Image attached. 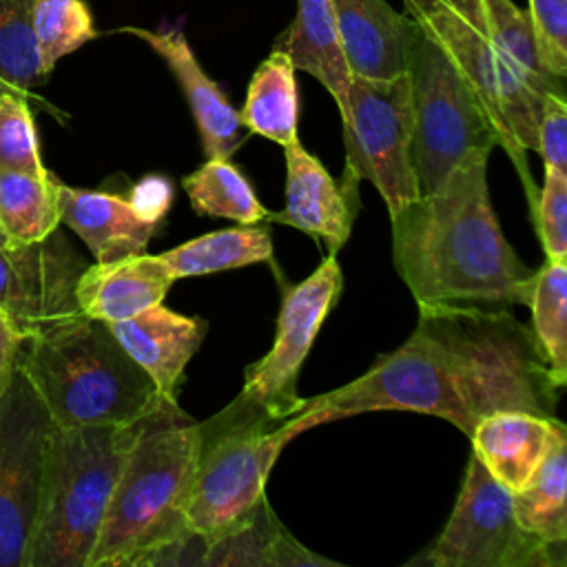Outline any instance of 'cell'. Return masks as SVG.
Wrapping results in <instances>:
<instances>
[{
  "mask_svg": "<svg viewBox=\"0 0 567 567\" xmlns=\"http://www.w3.org/2000/svg\"><path fill=\"white\" fill-rule=\"evenodd\" d=\"M115 339L151 377L166 403H177V388L186 363L206 334L202 317H186L155 303L128 319L111 321Z\"/></svg>",
  "mask_w": 567,
  "mask_h": 567,
  "instance_id": "ac0fdd59",
  "label": "cell"
},
{
  "mask_svg": "<svg viewBox=\"0 0 567 567\" xmlns=\"http://www.w3.org/2000/svg\"><path fill=\"white\" fill-rule=\"evenodd\" d=\"M18 370L53 425H128L166 403L106 321L78 312L24 339Z\"/></svg>",
  "mask_w": 567,
  "mask_h": 567,
  "instance_id": "277c9868",
  "label": "cell"
},
{
  "mask_svg": "<svg viewBox=\"0 0 567 567\" xmlns=\"http://www.w3.org/2000/svg\"><path fill=\"white\" fill-rule=\"evenodd\" d=\"M295 73L297 69L286 53L270 51L255 69L239 111V122L248 133L261 135L281 148L299 142V93Z\"/></svg>",
  "mask_w": 567,
  "mask_h": 567,
  "instance_id": "603a6c76",
  "label": "cell"
},
{
  "mask_svg": "<svg viewBox=\"0 0 567 567\" xmlns=\"http://www.w3.org/2000/svg\"><path fill=\"white\" fill-rule=\"evenodd\" d=\"M560 390L532 328L507 308L419 306L416 328L399 348L354 381L303 399L299 412L315 425L363 412H416L445 419L470 439L476 421L498 410L556 416Z\"/></svg>",
  "mask_w": 567,
  "mask_h": 567,
  "instance_id": "6da1fadb",
  "label": "cell"
},
{
  "mask_svg": "<svg viewBox=\"0 0 567 567\" xmlns=\"http://www.w3.org/2000/svg\"><path fill=\"white\" fill-rule=\"evenodd\" d=\"M310 427V414L275 421L239 396L199 423L202 445L186 512V540L204 547L250 523L266 498V483L281 450Z\"/></svg>",
  "mask_w": 567,
  "mask_h": 567,
  "instance_id": "8992f818",
  "label": "cell"
},
{
  "mask_svg": "<svg viewBox=\"0 0 567 567\" xmlns=\"http://www.w3.org/2000/svg\"><path fill=\"white\" fill-rule=\"evenodd\" d=\"M405 13L414 18L452 58L467 84L483 104L501 146L527 193L529 208L536 204V186L532 182L525 153L536 151V133L543 100L547 93L538 91L509 60L505 49L452 0H403Z\"/></svg>",
  "mask_w": 567,
  "mask_h": 567,
  "instance_id": "52a82bcc",
  "label": "cell"
},
{
  "mask_svg": "<svg viewBox=\"0 0 567 567\" xmlns=\"http://www.w3.org/2000/svg\"><path fill=\"white\" fill-rule=\"evenodd\" d=\"M60 224L71 228L95 261H115L144 252L157 221L142 217L124 197L58 184Z\"/></svg>",
  "mask_w": 567,
  "mask_h": 567,
  "instance_id": "ffe728a7",
  "label": "cell"
},
{
  "mask_svg": "<svg viewBox=\"0 0 567 567\" xmlns=\"http://www.w3.org/2000/svg\"><path fill=\"white\" fill-rule=\"evenodd\" d=\"M536 151L545 168L567 173V102L565 93H547L540 109Z\"/></svg>",
  "mask_w": 567,
  "mask_h": 567,
  "instance_id": "836d02e7",
  "label": "cell"
},
{
  "mask_svg": "<svg viewBox=\"0 0 567 567\" xmlns=\"http://www.w3.org/2000/svg\"><path fill=\"white\" fill-rule=\"evenodd\" d=\"M33 31L44 69L97 38L93 13L84 0H33Z\"/></svg>",
  "mask_w": 567,
  "mask_h": 567,
  "instance_id": "f546056e",
  "label": "cell"
},
{
  "mask_svg": "<svg viewBox=\"0 0 567 567\" xmlns=\"http://www.w3.org/2000/svg\"><path fill=\"white\" fill-rule=\"evenodd\" d=\"M175 277L159 255L137 252L86 266L75 286L80 312L100 321H122L162 303Z\"/></svg>",
  "mask_w": 567,
  "mask_h": 567,
  "instance_id": "d6986e66",
  "label": "cell"
},
{
  "mask_svg": "<svg viewBox=\"0 0 567 567\" xmlns=\"http://www.w3.org/2000/svg\"><path fill=\"white\" fill-rule=\"evenodd\" d=\"M29 102L24 93L0 95V171L47 175Z\"/></svg>",
  "mask_w": 567,
  "mask_h": 567,
  "instance_id": "4dcf8cb0",
  "label": "cell"
},
{
  "mask_svg": "<svg viewBox=\"0 0 567 567\" xmlns=\"http://www.w3.org/2000/svg\"><path fill=\"white\" fill-rule=\"evenodd\" d=\"M518 525L545 543H567V441L558 443L525 487L512 494Z\"/></svg>",
  "mask_w": 567,
  "mask_h": 567,
  "instance_id": "484cf974",
  "label": "cell"
},
{
  "mask_svg": "<svg viewBox=\"0 0 567 567\" xmlns=\"http://www.w3.org/2000/svg\"><path fill=\"white\" fill-rule=\"evenodd\" d=\"M137 425L51 427L24 567H86Z\"/></svg>",
  "mask_w": 567,
  "mask_h": 567,
  "instance_id": "5b68a950",
  "label": "cell"
},
{
  "mask_svg": "<svg viewBox=\"0 0 567 567\" xmlns=\"http://www.w3.org/2000/svg\"><path fill=\"white\" fill-rule=\"evenodd\" d=\"M272 51L286 53L297 71H306L319 80L337 102L339 115H346L352 73L330 0H297L295 20L279 33Z\"/></svg>",
  "mask_w": 567,
  "mask_h": 567,
  "instance_id": "44dd1931",
  "label": "cell"
},
{
  "mask_svg": "<svg viewBox=\"0 0 567 567\" xmlns=\"http://www.w3.org/2000/svg\"><path fill=\"white\" fill-rule=\"evenodd\" d=\"M0 239H2V235H0Z\"/></svg>",
  "mask_w": 567,
  "mask_h": 567,
  "instance_id": "74e56055",
  "label": "cell"
},
{
  "mask_svg": "<svg viewBox=\"0 0 567 567\" xmlns=\"http://www.w3.org/2000/svg\"><path fill=\"white\" fill-rule=\"evenodd\" d=\"M202 432L177 403L144 416L126 450L86 567L168 565L186 543Z\"/></svg>",
  "mask_w": 567,
  "mask_h": 567,
  "instance_id": "3957f363",
  "label": "cell"
},
{
  "mask_svg": "<svg viewBox=\"0 0 567 567\" xmlns=\"http://www.w3.org/2000/svg\"><path fill=\"white\" fill-rule=\"evenodd\" d=\"M22 343L24 337L0 315V394L7 390L18 370Z\"/></svg>",
  "mask_w": 567,
  "mask_h": 567,
  "instance_id": "d590c367",
  "label": "cell"
},
{
  "mask_svg": "<svg viewBox=\"0 0 567 567\" xmlns=\"http://www.w3.org/2000/svg\"><path fill=\"white\" fill-rule=\"evenodd\" d=\"M352 75L392 80L408 73L416 20L385 0H330Z\"/></svg>",
  "mask_w": 567,
  "mask_h": 567,
  "instance_id": "e0dca14e",
  "label": "cell"
},
{
  "mask_svg": "<svg viewBox=\"0 0 567 567\" xmlns=\"http://www.w3.org/2000/svg\"><path fill=\"white\" fill-rule=\"evenodd\" d=\"M346 173L368 179L390 215L419 197L412 168V97L408 73L392 80L352 75L341 117Z\"/></svg>",
  "mask_w": 567,
  "mask_h": 567,
  "instance_id": "30bf717a",
  "label": "cell"
},
{
  "mask_svg": "<svg viewBox=\"0 0 567 567\" xmlns=\"http://www.w3.org/2000/svg\"><path fill=\"white\" fill-rule=\"evenodd\" d=\"M567 543L525 532L503 487L472 454L454 509L427 551L412 563L430 567H565Z\"/></svg>",
  "mask_w": 567,
  "mask_h": 567,
  "instance_id": "9c48e42d",
  "label": "cell"
},
{
  "mask_svg": "<svg viewBox=\"0 0 567 567\" xmlns=\"http://www.w3.org/2000/svg\"><path fill=\"white\" fill-rule=\"evenodd\" d=\"M175 279L244 268L272 259L270 230L255 224L215 230L159 255Z\"/></svg>",
  "mask_w": 567,
  "mask_h": 567,
  "instance_id": "cb8c5ba5",
  "label": "cell"
},
{
  "mask_svg": "<svg viewBox=\"0 0 567 567\" xmlns=\"http://www.w3.org/2000/svg\"><path fill=\"white\" fill-rule=\"evenodd\" d=\"M89 264L58 228L44 239H0V315L33 337L80 312L75 286Z\"/></svg>",
  "mask_w": 567,
  "mask_h": 567,
  "instance_id": "4fadbf2b",
  "label": "cell"
},
{
  "mask_svg": "<svg viewBox=\"0 0 567 567\" xmlns=\"http://www.w3.org/2000/svg\"><path fill=\"white\" fill-rule=\"evenodd\" d=\"M343 288L337 255H326L310 277L286 286L270 350L246 368L239 399L275 421L295 416L303 399L297 392L301 365Z\"/></svg>",
  "mask_w": 567,
  "mask_h": 567,
  "instance_id": "8fae6325",
  "label": "cell"
},
{
  "mask_svg": "<svg viewBox=\"0 0 567 567\" xmlns=\"http://www.w3.org/2000/svg\"><path fill=\"white\" fill-rule=\"evenodd\" d=\"M128 202L142 217L159 224L171 202V186L162 177H146L133 188Z\"/></svg>",
  "mask_w": 567,
  "mask_h": 567,
  "instance_id": "e575fe53",
  "label": "cell"
},
{
  "mask_svg": "<svg viewBox=\"0 0 567 567\" xmlns=\"http://www.w3.org/2000/svg\"><path fill=\"white\" fill-rule=\"evenodd\" d=\"M286 155V206L279 213H268L266 219L292 226L317 241H323L328 255H337L357 219L359 195L350 173L337 184L326 166L308 153L301 142L284 146Z\"/></svg>",
  "mask_w": 567,
  "mask_h": 567,
  "instance_id": "5bb4252c",
  "label": "cell"
},
{
  "mask_svg": "<svg viewBox=\"0 0 567 567\" xmlns=\"http://www.w3.org/2000/svg\"><path fill=\"white\" fill-rule=\"evenodd\" d=\"M412 97V168L419 195L436 190L447 175L496 146L494 126L447 51L416 22L408 62Z\"/></svg>",
  "mask_w": 567,
  "mask_h": 567,
  "instance_id": "ba28073f",
  "label": "cell"
},
{
  "mask_svg": "<svg viewBox=\"0 0 567 567\" xmlns=\"http://www.w3.org/2000/svg\"><path fill=\"white\" fill-rule=\"evenodd\" d=\"M532 334L558 385L567 383V261L545 259L536 270L529 301Z\"/></svg>",
  "mask_w": 567,
  "mask_h": 567,
  "instance_id": "83f0119b",
  "label": "cell"
},
{
  "mask_svg": "<svg viewBox=\"0 0 567 567\" xmlns=\"http://www.w3.org/2000/svg\"><path fill=\"white\" fill-rule=\"evenodd\" d=\"M2 93H24V91H18V89H16V86H11V84H7V82H4V80H0V95H2ZM24 95H29V97H31V100H35V102H38V104H42V106H44V109H49V111H53V109H51V106H49V104H47V102H44V100H42V97H38V95H35V93H24Z\"/></svg>",
  "mask_w": 567,
  "mask_h": 567,
  "instance_id": "8d00e7d4",
  "label": "cell"
},
{
  "mask_svg": "<svg viewBox=\"0 0 567 567\" xmlns=\"http://www.w3.org/2000/svg\"><path fill=\"white\" fill-rule=\"evenodd\" d=\"M122 31L144 40L171 69L197 124L204 155L230 157L244 140L239 111L226 100L221 89L206 75L184 31H151L142 27H124Z\"/></svg>",
  "mask_w": 567,
  "mask_h": 567,
  "instance_id": "9a60e30c",
  "label": "cell"
},
{
  "mask_svg": "<svg viewBox=\"0 0 567 567\" xmlns=\"http://www.w3.org/2000/svg\"><path fill=\"white\" fill-rule=\"evenodd\" d=\"M182 186L197 215L257 224L270 213L257 199L248 177L228 157H206L197 171L182 179Z\"/></svg>",
  "mask_w": 567,
  "mask_h": 567,
  "instance_id": "4316f807",
  "label": "cell"
},
{
  "mask_svg": "<svg viewBox=\"0 0 567 567\" xmlns=\"http://www.w3.org/2000/svg\"><path fill=\"white\" fill-rule=\"evenodd\" d=\"M527 18L540 66L565 82L567 78V0H527Z\"/></svg>",
  "mask_w": 567,
  "mask_h": 567,
  "instance_id": "1f68e13d",
  "label": "cell"
},
{
  "mask_svg": "<svg viewBox=\"0 0 567 567\" xmlns=\"http://www.w3.org/2000/svg\"><path fill=\"white\" fill-rule=\"evenodd\" d=\"M193 565H248V567H306V565H330L337 563L317 556L303 547L275 516L268 498L261 501L259 509L241 529L224 536L210 545L199 547Z\"/></svg>",
  "mask_w": 567,
  "mask_h": 567,
  "instance_id": "7402d4cb",
  "label": "cell"
},
{
  "mask_svg": "<svg viewBox=\"0 0 567 567\" xmlns=\"http://www.w3.org/2000/svg\"><path fill=\"white\" fill-rule=\"evenodd\" d=\"M487 157H470L436 190L390 215L392 261L416 306L509 308L529 301L536 270L501 230Z\"/></svg>",
  "mask_w": 567,
  "mask_h": 567,
  "instance_id": "7a4b0ae2",
  "label": "cell"
},
{
  "mask_svg": "<svg viewBox=\"0 0 567 567\" xmlns=\"http://www.w3.org/2000/svg\"><path fill=\"white\" fill-rule=\"evenodd\" d=\"M545 259L567 261V173L545 168L543 188L532 210Z\"/></svg>",
  "mask_w": 567,
  "mask_h": 567,
  "instance_id": "d6a6232c",
  "label": "cell"
},
{
  "mask_svg": "<svg viewBox=\"0 0 567 567\" xmlns=\"http://www.w3.org/2000/svg\"><path fill=\"white\" fill-rule=\"evenodd\" d=\"M58 184L51 173L0 171V235L7 241H38L60 226Z\"/></svg>",
  "mask_w": 567,
  "mask_h": 567,
  "instance_id": "d4e9b609",
  "label": "cell"
},
{
  "mask_svg": "<svg viewBox=\"0 0 567 567\" xmlns=\"http://www.w3.org/2000/svg\"><path fill=\"white\" fill-rule=\"evenodd\" d=\"M53 421L16 370L0 394V567H24Z\"/></svg>",
  "mask_w": 567,
  "mask_h": 567,
  "instance_id": "7c38bea8",
  "label": "cell"
},
{
  "mask_svg": "<svg viewBox=\"0 0 567 567\" xmlns=\"http://www.w3.org/2000/svg\"><path fill=\"white\" fill-rule=\"evenodd\" d=\"M470 441L472 454L514 494L527 485L547 454L567 441V432L556 416L498 410L476 421Z\"/></svg>",
  "mask_w": 567,
  "mask_h": 567,
  "instance_id": "2e32d148",
  "label": "cell"
},
{
  "mask_svg": "<svg viewBox=\"0 0 567 567\" xmlns=\"http://www.w3.org/2000/svg\"><path fill=\"white\" fill-rule=\"evenodd\" d=\"M49 75L33 31V0H0V80L33 93Z\"/></svg>",
  "mask_w": 567,
  "mask_h": 567,
  "instance_id": "f1b7e54d",
  "label": "cell"
}]
</instances>
